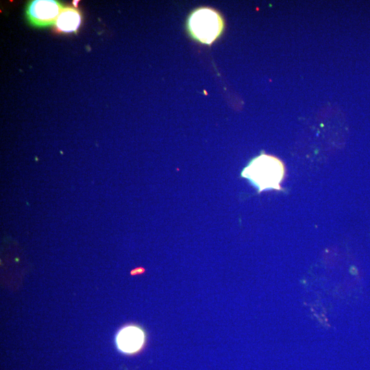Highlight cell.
<instances>
[{"mask_svg":"<svg viewBox=\"0 0 370 370\" xmlns=\"http://www.w3.org/2000/svg\"><path fill=\"white\" fill-rule=\"evenodd\" d=\"M284 165L277 157L262 152L253 158L241 172L260 193L265 190H281L284 176Z\"/></svg>","mask_w":370,"mask_h":370,"instance_id":"1","label":"cell"},{"mask_svg":"<svg viewBox=\"0 0 370 370\" xmlns=\"http://www.w3.org/2000/svg\"><path fill=\"white\" fill-rule=\"evenodd\" d=\"M191 36L201 43L210 45L221 34L223 23L219 14L214 10L201 8L195 10L188 21Z\"/></svg>","mask_w":370,"mask_h":370,"instance_id":"2","label":"cell"},{"mask_svg":"<svg viewBox=\"0 0 370 370\" xmlns=\"http://www.w3.org/2000/svg\"><path fill=\"white\" fill-rule=\"evenodd\" d=\"M62 5L54 0L31 1L26 9V16L29 23L36 27L55 25Z\"/></svg>","mask_w":370,"mask_h":370,"instance_id":"3","label":"cell"},{"mask_svg":"<svg viewBox=\"0 0 370 370\" xmlns=\"http://www.w3.org/2000/svg\"><path fill=\"white\" fill-rule=\"evenodd\" d=\"M144 271V269L141 267H139V268H136L135 269H134L133 271H131V273L133 274V275H136V274H138V273H142Z\"/></svg>","mask_w":370,"mask_h":370,"instance_id":"6","label":"cell"},{"mask_svg":"<svg viewBox=\"0 0 370 370\" xmlns=\"http://www.w3.org/2000/svg\"><path fill=\"white\" fill-rule=\"evenodd\" d=\"M145 339V333L142 329L135 325H127L119 332L116 343L119 350L126 354H132L141 349Z\"/></svg>","mask_w":370,"mask_h":370,"instance_id":"4","label":"cell"},{"mask_svg":"<svg viewBox=\"0 0 370 370\" xmlns=\"http://www.w3.org/2000/svg\"><path fill=\"white\" fill-rule=\"evenodd\" d=\"M81 21V14L78 10L71 7H63L55 25L60 32H74L79 28Z\"/></svg>","mask_w":370,"mask_h":370,"instance_id":"5","label":"cell"}]
</instances>
